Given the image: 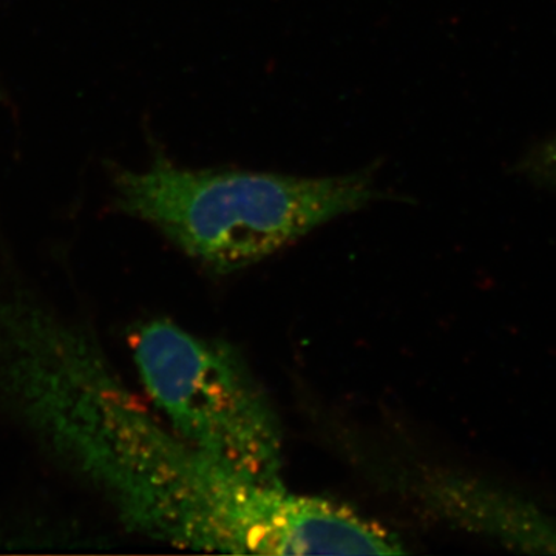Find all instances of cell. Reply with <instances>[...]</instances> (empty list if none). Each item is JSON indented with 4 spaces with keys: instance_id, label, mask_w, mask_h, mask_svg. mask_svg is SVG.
Masks as SVG:
<instances>
[{
    "instance_id": "6da1fadb",
    "label": "cell",
    "mask_w": 556,
    "mask_h": 556,
    "mask_svg": "<svg viewBox=\"0 0 556 556\" xmlns=\"http://www.w3.org/2000/svg\"><path fill=\"white\" fill-rule=\"evenodd\" d=\"M118 211L150 223L217 273L254 265L318 226L382 197L371 170L294 177L240 169H189L161 150L146 169L112 170Z\"/></svg>"
},
{
    "instance_id": "277c9868",
    "label": "cell",
    "mask_w": 556,
    "mask_h": 556,
    "mask_svg": "<svg viewBox=\"0 0 556 556\" xmlns=\"http://www.w3.org/2000/svg\"><path fill=\"white\" fill-rule=\"evenodd\" d=\"M517 174L544 188L556 189V131L518 161Z\"/></svg>"
},
{
    "instance_id": "7a4b0ae2",
    "label": "cell",
    "mask_w": 556,
    "mask_h": 556,
    "mask_svg": "<svg viewBox=\"0 0 556 556\" xmlns=\"http://www.w3.org/2000/svg\"><path fill=\"white\" fill-rule=\"evenodd\" d=\"M131 351L175 434L248 477L283 484L280 424L232 348L150 320L135 329Z\"/></svg>"
},
{
    "instance_id": "3957f363",
    "label": "cell",
    "mask_w": 556,
    "mask_h": 556,
    "mask_svg": "<svg viewBox=\"0 0 556 556\" xmlns=\"http://www.w3.org/2000/svg\"><path fill=\"white\" fill-rule=\"evenodd\" d=\"M437 496L453 517L503 543L556 552V521L521 501L457 479L439 485Z\"/></svg>"
}]
</instances>
